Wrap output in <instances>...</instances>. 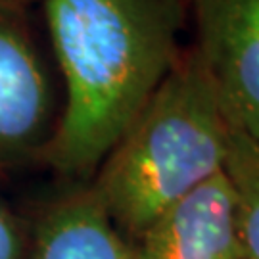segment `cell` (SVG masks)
I'll return each mask as SVG.
<instances>
[{"mask_svg":"<svg viewBox=\"0 0 259 259\" xmlns=\"http://www.w3.org/2000/svg\"><path fill=\"white\" fill-rule=\"evenodd\" d=\"M65 106L40 159L83 179L133 125L173 69L185 0H45Z\"/></svg>","mask_w":259,"mask_h":259,"instance_id":"6da1fadb","label":"cell"},{"mask_svg":"<svg viewBox=\"0 0 259 259\" xmlns=\"http://www.w3.org/2000/svg\"><path fill=\"white\" fill-rule=\"evenodd\" d=\"M231 125L196 48L179 56L96 169L93 192L133 244L177 202L221 173Z\"/></svg>","mask_w":259,"mask_h":259,"instance_id":"7a4b0ae2","label":"cell"},{"mask_svg":"<svg viewBox=\"0 0 259 259\" xmlns=\"http://www.w3.org/2000/svg\"><path fill=\"white\" fill-rule=\"evenodd\" d=\"M196 50L232 131L259 142V0H190Z\"/></svg>","mask_w":259,"mask_h":259,"instance_id":"3957f363","label":"cell"},{"mask_svg":"<svg viewBox=\"0 0 259 259\" xmlns=\"http://www.w3.org/2000/svg\"><path fill=\"white\" fill-rule=\"evenodd\" d=\"M52 89L23 8L0 0V167L42 154L54 131Z\"/></svg>","mask_w":259,"mask_h":259,"instance_id":"277c9868","label":"cell"},{"mask_svg":"<svg viewBox=\"0 0 259 259\" xmlns=\"http://www.w3.org/2000/svg\"><path fill=\"white\" fill-rule=\"evenodd\" d=\"M131 246L133 259H244L225 171L177 202Z\"/></svg>","mask_w":259,"mask_h":259,"instance_id":"5b68a950","label":"cell"},{"mask_svg":"<svg viewBox=\"0 0 259 259\" xmlns=\"http://www.w3.org/2000/svg\"><path fill=\"white\" fill-rule=\"evenodd\" d=\"M25 259H133V246L93 188L81 186L42 209L27 238Z\"/></svg>","mask_w":259,"mask_h":259,"instance_id":"8992f818","label":"cell"},{"mask_svg":"<svg viewBox=\"0 0 259 259\" xmlns=\"http://www.w3.org/2000/svg\"><path fill=\"white\" fill-rule=\"evenodd\" d=\"M225 175L236 204L244 259H259V142L231 129Z\"/></svg>","mask_w":259,"mask_h":259,"instance_id":"52a82bcc","label":"cell"},{"mask_svg":"<svg viewBox=\"0 0 259 259\" xmlns=\"http://www.w3.org/2000/svg\"><path fill=\"white\" fill-rule=\"evenodd\" d=\"M29 232L0 198V259H25Z\"/></svg>","mask_w":259,"mask_h":259,"instance_id":"ba28073f","label":"cell"},{"mask_svg":"<svg viewBox=\"0 0 259 259\" xmlns=\"http://www.w3.org/2000/svg\"><path fill=\"white\" fill-rule=\"evenodd\" d=\"M12 2H18V4H23V2H25V0H12Z\"/></svg>","mask_w":259,"mask_h":259,"instance_id":"9c48e42d","label":"cell"}]
</instances>
